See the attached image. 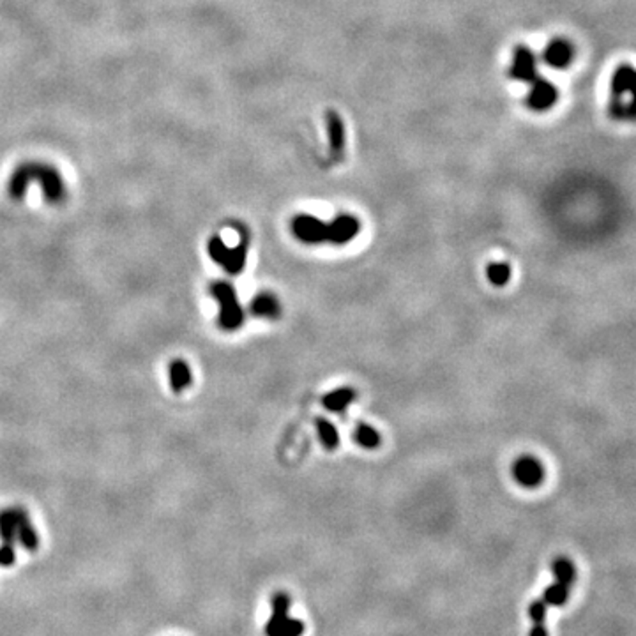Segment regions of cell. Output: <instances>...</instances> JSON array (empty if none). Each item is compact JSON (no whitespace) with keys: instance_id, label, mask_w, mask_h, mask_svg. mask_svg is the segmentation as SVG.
I'll return each mask as SVG.
<instances>
[{"instance_id":"1","label":"cell","mask_w":636,"mask_h":636,"mask_svg":"<svg viewBox=\"0 0 636 636\" xmlns=\"http://www.w3.org/2000/svg\"><path fill=\"white\" fill-rule=\"evenodd\" d=\"M608 111L620 122L636 121V68L632 64H620L611 73Z\"/></svg>"},{"instance_id":"2","label":"cell","mask_w":636,"mask_h":636,"mask_svg":"<svg viewBox=\"0 0 636 636\" xmlns=\"http://www.w3.org/2000/svg\"><path fill=\"white\" fill-rule=\"evenodd\" d=\"M30 181L39 183L44 198L50 204H61L64 200L66 188L57 170L47 165H34V163L22 166L18 169V172L13 173L11 181H9V195L16 200H22Z\"/></svg>"},{"instance_id":"3","label":"cell","mask_w":636,"mask_h":636,"mask_svg":"<svg viewBox=\"0 0 636 636\" xmlns=\"http://www.w3.org/2000/svg\"><path fill=\"white\" fill-rule=\"evenodd\" d=\"M212 299L219 304L218 324L223 331H237L244 322V310L237 299V292L228 281H214L209 286Z\"/></svg>"},{"instance_id":"4","label":"cell","mask_w":636,"mask_h":636,"mask_svg":"<svg viewBox=\"0 0 636 636\" xmlns=\"http://www.w3.org/2000/svg\"><path fill=\"white\" fill-rule=\"evenodd\" d=\"M290 228H292L295 239L304 244L327 243V223L318 219L317 216L297 214L290 223Z\"/></svg>"},{"instance_id":"5","label":"cell","mask_w":636,"mask_h":636,"mask_svg":"<svg viewBox=\"0 0 636 636\" xmlns=\"http://www.w3.org/2000/svg\"><path fill=\"white\" fill-rule=\"evenodd\" d=\"M509 76L516 82L532 83L539 76V62L529 47H518L513 51V62Z\"/></svg>"},{"instance_id":"6","label":"cell","mask_w":636,"mask_h":636,"mask_svg":"<svg viewBox=\"0 0 636 636\" xmlns=\"http://www.w3.org/2000/svg\"><path fill=\"white\" fill-rule=\"evenodd\" d=\"M558 101V89L555 83L548 82L546 78L537 76L530 83L529 94H527V106L534 111H548L554 108Z\"/></svg>"},{"instance_id":"7","label":"cell","mask_w":636,"mask_h":636,"mask_svg":"<svg viewBox=\"0 0 636 636\" xmlns=\"http://www.w3.org/2000/svg\"><path fill=\"white\" fill-rule=\"evenodd\" d=\"M513 475L520 487L537 488L544 481V467L537 458L522 456L513 465Z\"/></svg>"},{"instance_id":"8","label":"cell","mask_w":636,"mask_h":636,"mask_svg":"<svg viewBox=\"0 0 636 636\" xmlns=\"http://www.w3.org/2000/svg\"><path fill=\"white\" fill-rule=\"evenodd\" d=\"M359 230H361V223L355 216L341 214L327 223V243L334 244V246H343L357 236Z\"/></svg>"},{"instance_id":"9","label":"cell","mask_w":636,"mask_h":636,"mask_svg":"<svg viewBox=\"0 0 636 636\" xmlns=\"http://www.w3.org/2000/svg\"><path fill=\"white\" fill-rule=\"evenodd\" d=\"M543 61L554 69L569 68L575 61V47L564 37H555L544 48Z\"/></svg>"},{"instance_id":"10","label":"cell","mask_w":636,"mask_h":636,"mask_svg":"<svg viewBox=\"0 0 636 636\" xmlns=\"http://www.w3.org/2000/svg\"><path fill=\"white\" fill-rule=\"evenodd\" d=\"M272 603V615L269 622L265 624V636H281L283 622L288 617L290 610V596L286 592H276L271 599Z\"/></svg>"},{"instance_id":"11","label":"cell","mask_w":636,"mask_h":636,"mask_svg":"<svg viewBox=\"0 0 636 636\" xmlns=\"http://www.w3.org/2000/svg\"><path fill=\"white\" fill-rule=\"evenodd\" d=\"M15 511V522H16V541L22 544L25 550L36 551L39 546V537H37L36 529H34L32 522H30L29 515L23 508H13Z\"/></svg>"},{"instance_id":"12","label":"cell","mask_w":636,"mask_h":636,"mask_svg":"<svg viewBox=\"0 0 636 636\" xmlns=\"http://www.w3.org/2000/svg\"><path fill=\"white\" fill-rule=\"evenodd\" d=\"M327 138H329V149L334 157H341L345 152V124L343 118L338 111L331 110L326 114Z\"/></svg>"},{"instance_id":"13","label":"cell","mask_w":636,"mask_h":636,"mask_svg":"<svg viewBox=\"0 0 636 636\" xmlns=\"http://www.w3.org/2000/svg\"><path fill=\"white\" fill-rule=\"evenodd\" d=\"M251 314L258 318H267V320H274L281 314V304L276 299V295L269 292H262L258 295L253 297L250 304Z\"/></svg>"},{"instance_id":"14","label":"cell","mask_w":636,"mask_h":636,"mask_svg":"<svg viewBox=\"0 0 636 636\" xmlns=\"http://www.w3.org/2000/svg\"><path fill=\"white\" fill-rule=\"evenodd\" d=\"M169 379H170V387H172L173 393H183L193 382V375H191L190 365L183 359H176V361L170 362L169 366Z\"/></svg>"},{"instance_id":"15","label":"cell","mask_w":636,"mask_h":636,"mask_svg":"<svg viewBox=\"0 0 636 636\" xmlns=\"http://www.w3.org/2000/svg\"><path fill=\"white\" fill-rule=\"evenodd\" d=\"M246 260H247V236L244 233L240 243L237 244L236 247H230L228 250V255H226L223 269L232 276L240 274V272L244 271V267H246Z\"/></svg>"},{"instance_id":"16","label":"cell","mask_w":636,"mask_h":636,"mask_svg":"<svg viewBox=\"0 0 636 636\" xmlns=\"http://www.w3.org/2000/svg\"><path fill=\"white\" fill-rule=\"evenodd\" d=\"M355 401V391L350 387H338V389L331 391L326 396L322 398V405L329 412H343L348 405H352Z\"/></svg>"},{"instance_id":"17","label":"cell","mask_w":636,"mask_h":636,"mask_svg":"<svg viewBox=\"0 0 636 636\" xmlns=\"http://www.w3.org/2000/svg\"><path fill=\"white\" fill-rule=\"evenodd\" d=\"M551 571H554L557 582L565 583V585H569V587L575 583L576 569H575V564H573L569 558H565V557L555 558L554 564H551Z\"/></svg>"},{"instance_id":"18","label":"cell","mask_w":636,"mask_h":636,"mask_svg":"<svg viewBox=\"0 0 636 636\" xmlns=\"http://www.w3.org/2000/svg\"><path fill=\"white\" fill-rule=\"evenodd\" d=\"M317 432L318 439L322 442L324 447L327 449H336L338 444H340V435H338L336 428L333 426V422L327 421V419L318 417L317 419Z\"/></svg>"},{"instance_id":"19","label":"cell","mask_w":636,"mask_h":636,"mask_svg":"<svg viewBox=\"0 0 636 636\" xmlns=\"http://www.w3.org/2000/svg\"><path fill=\"white\" fill-rule=\"evenodd\" d=\"M543 601L551 606H562L569 601V585L561 582H555L548 585L543 592Z\"/></svg>"},{"instance_id":"20","label":"cell","mask_w":636,"mask_h":636,"mask_svg":"<svg viewBox=\"0 0 636 636\" xmlns=\"http://www.w3.org/2000/svg\"><path fill=\"white\" fill-rule=\"evenodd\" d=\"M0 537L4 543L15 544L16 541V522H15V511L13 508L4 509L0 511Z\"/></svg>"},{"instance_id":"21","label":"cell","mask_w":636,"mask_h":636,"mask_svg":"<svg viewBox=\"0 0 636 636\" xmlns=\"http://www.w3.org/2000/svg\"><path fill=\"white\" fill-rule=\"evenodd\" d=\"M354 439H355V442L359 444V446L366 447V449H375V447L380 446L379 432H377V429L373 428V426L365 424V422H362V424H359L357 428H355Z\"/></svg>"},{"instance_id":"22","label":"cell","mask_w":636,"mask_h":636,"mask_svg":"<svg viewBox=\"0 0 636 636\" xmlns=\"http://www.w3.org/2000/svg\"><path fill=\"white\" fill-rule=\"evenodd\" d=\"M487 276L491 285L504 286L511 279V267L508 264H504V262H494V264L488 265Z\"/></svg>"},{"instance_id":"23","label":"cell","mask_w":636,"mask_h":636,"mask_svg":"<svg viewBox=\"0 0 636 636\" xmlns=\"http://www.w3.org/2000/svg\"><path fill=\"white\" fill-rule=\"evenodd\" d=\"M230 247L226 246L225 240L221 239L219 236H212L207 243V251H209V257L216 262V264L223 265L226 260V255H228Z\"/></svg>"},{"instance_id":"24","label":"cell","mask_w":636,"mask_h":636,"mask_svg":"<svg viewBox=\"0 0 636 636\" xmlns=\"http://www.w3.org/2000/svg\"><path fill=\"white\" fill-rule=\"evenodd\" d=\"M304 632V624L299 620V618H292L288 615L286 620L283 622V628H281V636H302Z\"/></svg>"},{"instance_id":"25","label":"cell","mask_w":636,"mask_h":636,"mask_svg":"<svg viewBox=\"0 0 636 636\" xmlns=\"http://www.w3.org/2000/svg\"><path fill=\"white\" fill-rule=\"evenodd\" d=\"M546 606L548 604L544 603L543 599H537L530 604L529 615H530V618H532L534 624H544V617H546Z\"/></svg>"},{"instance_id":"26","label":"cell","mask_w":636,"mask_h":636,"mask_svg":"<svg viewBox=\"0 0 636 636\" xmlns=\"http://www.w3.org/2000/svg\"><path fill=\"white\" fill-rule=\"evenodd\" d=\"M16 561V551L13 548V544L4 543L0 546V565L2 568H9V565L15 564Z\"/></svg>"},{"instance_id":"27","label":"cell","mask_w":636,"mask_h":636,"mask_svg":"<svg viewBox=\"0 0 636 636\" xmlns=\"http://www.w3.org/2000/svg\"><path fill=\"white\" fill-rule=\"evenodd\" d=\"M529 636H548V631L546 628H544V624H534Z\"/></svg>"}]
</instances>
